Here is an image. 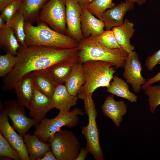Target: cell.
Wrapping results in <instances>:
<instances>
[{"mask_svg": "<svg viewBox=\"0 0 160 160\" xmlns=\"http://www.w3.org/2000/svg\"><path fill=\"white\" fill-rule=\"evenodd\" d=\"M79 52L78 47L70 49L43 46L20 47L16 55V64L3 78V89L7 92L14 89L23 77L33 71L46 69L63 61H78Z\"/></svg>", "mask_w": 160, "mask_h": 160, "instance_id": "cell-1", "label": "cell"}, {"mask_svg": "<svg viewBox=\"0 0 160 160\" xmlns=\"http://www.w3.org/2000/svg\"><path fill=\"white\" fill-rule=\"evenodd\" d=\"M25 42L27 47L46 46L63 49L78 47L79 43L69 36L57 32L41 21L37 25L25 22Z\"/></svg>", "mask_w": 160, "mask_h": 160, "instance_id": "cell-2", "label": "cell"}, {"mask_svg": "<svg viewBox=\"0 0 160 160\" xmlns=\"http://www.w3.org/2000/svg\"><path fill=\"white\" fill-rule=\"evenodd\" d=\"M78 62L83 63L89 61H98L111 63L116 68L124 67L128 53L120 49L104 47L91 38L79 43Z\"/></svg>", "mask_w": 160, "mask_h": 160, "instance_id": "cell-3", "label": "cell"}, {"mask_svg": "<svg viewBox=\"0 0 160 160\" xmlns=\"http://www.w3.org/2000/svg\"><path fill=\"white\" fill-rule=\"evenodd\" d=\"M85 81L77 95L83 100L84 97L92 94L97 89L108 87L116 71L108 62L89 61L82 63Z\"/></svg>", "mask_w": 160, "mask_h": 160, "instance_id": "cell-4", "label": "cell"}, {"mask_svg": "<svg viewBox=\"0 0 160 160\" xmlns=\"http://www.w3.org/2000/svg\"><path fill=\"white\" fill-rule=\"evenodd\" d=\"M83 113L79 108H76L71 111H59L55 118L48 119L45 117L35 127L33 135L42 141L47 142L63 126L69 128L77 126L79 121L78 115L83 116Z\"/></svg>", "mask_w": 160, "mask_h": 160, "instance_id": "cell-5", "label": "cell"}, {"mask_svg": "<svg viewBox=\"0 0 160 160\" xmlns=\"http://www.w3.org/2000/svg\"><path fill=\"white\" fill-rule=\"evenodd\" d=\"M83 100L89 120L88 125L83 127L81 130L86 141V149L95 159L103 160L104 155L100 143L99 133L96 121L97 112L92 94L86 95Z\"/></svg>", "mask_w": 160, "mask_h": 160, "instance_id": "cell-6", "label": "cell"}, {"mask_svg": "<svg viewBox=\"0 0 160 160\" xmlns=\"http://www.w3.org/2000/svg\"><path fill=\"white\" fill-rule=\"evenodd\" d=\"M57 160H76L80 143L71 131L60 129L48 141Z\"/></svg>", "mask_w": 160, "mask_h": 160, "instance_id": "cell-7", "label": "cell"}, {"mask_svg": "<svg viewBox=\"0 0 160 160\" xmlns=\"http://www.w3.org/2000/svg\"><path fill=\"white\" fill-rule=\"evenodd\" d=\"M66 14L65 0H49L40 11L39 21L66 35Z\"/></svg>", "mask_w": 160, "mask_h": 160, "instance_id": "cell-8", "label": "cell"}, {"mask_svg": "<svg viewBox=\"0 0 160 160\" xmlns=\"http://www.w3.org/2000/svg\"><path fill=\"white\" fill-rule=\"evenodd\" d=\"M4 104L5 108L4 109L0 101V111L10 118L12 123V126L23 137L31 127L39 123L35 119L30 118L25 115V107L19 104L17 100H7Z\"/></svg>", "mask_w": 160, "mask_h": 160, "instance_id": "cell-9", "label": "cell"}, {"mask_svg": "<svg viewBox=\"0 0 160 160\" xmlns=\"http://www.w3.org/2000/svg\"><path fill=\"white\" fill-rule=\"evenodd\" d=\"M124 68L123 76L127 82L131 85L134 92L139 93L142 86L146 81L141 75L142 63L135 51L128 53Z\"/></svg>", "mask_w": 160, "mask_h": 160, "instance_id": "cell-10", "label": "cell"}, {"mask_svg": "<svg viewBox=\"0 0 160 160\" xmlns=\"http://www.w3.org/2000/svg\"><path fill=\"white\" fill-rule=\"evenodd\" d=\"M66 35L79 43L84 39L81 30L82 7L76 0H65Z\"/></svg>", "mask_w": 160, "mask_h": 160, "instance_id": "cell-11", "label": "cell"}, {"mask_svg": "<svg viewBox=\"0 0 160 160\" xmlns=\"http://www.w3.org/2000/svg\"><path fill=\"white\" fill-rule=\"evenodd\" d=\"M15 130L10 125L7 116L1 111L0 132L7 140L11 146L18 152L22 160H30L23 137L17 133Z\"/></svg>", "mask_w": 160, "mask_h": 160, "instance_id": "cell-12", "label": "cell"}, {"mask_svg": "<svg viewBox=\"0 0 160 160\" xmlns=\"http://www.w3.org/2000/svg\"><path fill=\"white\" fill-rule=\"evenodd\" d=\"M55 108L52 97L41 92L35 88L34 93L28 110L30 116L40 122L50 110Z\"/></svg>", "mask_w": 160, "mask_h": 160, "instance_id": "cell-13", "label": "cell"}, {"mask_svg": "<svg viewBox=\"0 0 160 160\" xmlns=\"http://www.w3.org/2000/svg\"><path fill=\"white\" fill-rule=\"evenodd\" d=\"M134 4L129 2H122L105 11L102 18L106 30H111L121 25L127 13L134 9Z\"/></svg>", "mask_w": 160, "mask_h": 160, "instance_id": "cell-14", "label": "cell"}, {"mask_svg": "<svg viewBox=\"0 0 160 160\" xmlns=\"http://www.w3.org/2000/svg\"><path fill=\"white\" fill-rule=\"evenodd\" d=\"M81 7V30L84 39L95 37L103 33L105 27L103 20L96 18L85 7Z\"/></svg>", "mask_w": 160, "mask_h": 160, "instance_id": "cell-15", "label": "cell"}, {"mask_svg": "<svg viewBox=\"0 0 160 160\" xmlns=\"http://www.w3.org/2000/svg\"><path fill=\"white\" fill-rule=\"evenodd\" d=\"M103 113L119 127L123 121V116L127 111V106L123 100L116 101L113 95H108L101 105Z\"/></svg>", "mask_w": 160, "mask_h": 160, "instance_id": "cell-16", "label": "cell"}, {"mask_svg": "<svg viewBox=\"0 0 160 160\" xmlns=\"http://www.w3.org/2000/svg\"><path fill=\"white\" fill-rule=\"evenodd\" d=\"M35 89L31 73H28L22 77L14 89L18 103L28 109Z\"/></svg>", "mask_w": 160, "mask_h": 160, "instance_id": "cell-17", "label": "cell"}, {"mask_svg": "<svg viewBox=\"0 0 160 160\" xmlns=\"http://www.w3.org/2000/svg\"><path fill=\"white\" fill-rule=\"evenodd\" d=\"M35 88L47 96L52 97L58 84L52 78L47 69L31 73Z\"/></svg>", "mask_w": 160, "mask_h": 160, "instance_id": "cell-18", "label": "cell"}, {"mask_svg": "<svg viewBox=\"0 0 160 160\" xmlns=\"http://www.w3.org/2000/svg\"><path fill=\"white\" fill-rule=\"evenodd\" d=\"M134 26L133 23L125 19L121 25L114 27L111 29L119 44L122 49L128 53L135 49L134 46L130 43V39L135 31Z\"/></svg>", "mask_w": 160, "mask_h": 160, "instance_id": "cell-19", "label": "cell"}, {"mask_svg": "<svg viewBox=\"0 0 160 160\" xmlns=\"http://www.w3.org/2000/svg\"><path fill=\"white\" fill-rule=\"evenodd\" d=\"M52 97L55 108L64 112L70 111V108L76 105L78 99L77 96L70 94L63 84L57 85Z\"/></svg>", "mask_w": 160, "mask_h": 160, "instance_id": "cell-20", "label": "cell"}, {"mask_svg": "<svg viewBox=\"0 0 160 160\" xmlns=\"http://www.w3.org/2000/svg\"><path fill=\"white\" fill-rule=\"evenodd\" d=\"M23 138L30 160H40L47 151L51 150L49 143L42 141L34 135L25 134Z\"/></svg>", "mask_w": 160, "mask_h": 160, "instance_id": "cell-21", "label": "cell"}, {"mask_svg": "<svg viewBox=\"0 0 160 160\" xmlns=\"http://www.w3.org/2000/svg\"><path fill=\"white\" fill-rule=\"evenodd\" d=\"M85 81V77L82 63L78 61L73 67L65 85L71 95H77Z\"/></svg>", "mask_w": 160, "mask_h": 160, "instance_id": "cell-22", "label": "cell"}, {"mask_svg": "<svg viewBox=\"0 0 160 160\" xmlns=\"http://www.w3.org/2000/svg\"><path fill=\"white\" fill-rule=\"evenodd\" d=\"M49 0H23L18 11L23 16L25 22L31 23L39 20L40 11Z\"/></svg>", "mask_w": 160, "mask_h": 160, "instance_id": "cell-23", "label": "cell"}, {"mask_svg": "<svg viewBox=\"0 0 160 160\" xmlns=\"http://www.w3.org/2000/svg\"><path fill=\"white\" fill-rule=\"evenodd\" d=\"M113 79V81L107 87V92L124 98L132 103L137 102V96L130 91L127 82L115 75L114 76Z\"/></svg>", "mask_w": 160, "mask_h": 160, "instance_id": "cell-24", "label": "cell"}, {"mask_svg": "<svg viewBox=\"0 0 160 160\" xmlns=\"http://www.w3.org/2000/svg\"><path fill=\"white\" fill-rule=\"evenodd\" d=\"M0 47L6 53L16 55L20 47L12 28L7 25L0 29Z\"/></svg>", "mask_w": 160, "mask_h": 160, "instance_id": "cell-25", "label": "cell"}, {"mask_svg": "<svg viewBox=\"0 0 160 160\" xmlns=\"http://www.w3.org/2000/svg\"><path fill=\"white\" fill-rule=\"evenodd\" d=\"M78 61H65L55 64L46 69L58 84L65 83L75 64Z\"/></svg>", "mask_w": 160, "mask_h": 160, "instance_id": "cell-26", "label": "cell"}, {"mask_svg": "<svg viewBox=\"0 0 160 160\" xmlns=\"http://www.w3.org/2000/svg\"><path fill=\"white\" fill-rule=\"evenodd\" d=\"M25 20L23 15L17 11L12 17L9 22L7 24L13 31L20 47H26L25 40V34L24 25Z\"/></svg>", "mask_w": 160, "mask_h": 160, "instance_id": "cell-27", "label": "cell"}, {"mask_svg": "<svg viewBox=\"0 0 160 160\" xmlns=\"http://www.w3.org/2000/svg\"><path fill=\"white\" fill-rule=\"evenodd\" d=\"M115 5L113 0H93L84 7L94 16L102 20L103 13Z\"/></svg>", "mask_w": 160, "mask_h": 160, "instance_id": "cell-28", "label": "cell"}, {"mask_svg": "<svg viewBox=\"0 0 160 160\" xmlns=\"http://www.w3.org/2000/svg\"><path fill=\"white\" fill-rule=\"evenodd\" d=\"M18 60L17 55L9 53L0 55V76L4 78L14 68Z\"/></svg>", "mask_w": 160, "mask_h": 160, "instance_id": "cell-29", "label": "cell"}, {"mask_svg": "<svg viewBox=\"0 0 160 160\" xmlns=\"http://www.w3.org/2000/svg\"><path fill=\"white\" fill-rule=\"evenodd\" d=\"M90 38L107 48L122 49L118 44L112 30H106L98 36Z\"/></svg>", "mask_w": 160, "mask_h": 160, "instance_id": "cell-30", "label": "cell"}, {"mask_svg": "<svg viewBox=\"0 0 160 160\" xmlns=\"http://www.w3.org/2000/svg\"><path fill=\"white\" fill-rule=\"evenodd\" d=\"M144 91L145 95L148 97L150 111L154 113L156 108L160 105V85H151Z\"/></svg>", "mask_w": 160, "mask_h": 160, "instance_id": "cell-31", "label": "cell"}, {"mask_svg": "<svg viewBox=\"0 0 160 160\" xmlns=\"http://www.w3.org/2000/svg\"><path fill=\"white\" fill-rule=\"evenodd\" d=\"M0 156L12 159L22 160L18 152L10 145L7 140L0 132Z\"/></svg>", "mask_w": 160, "mask_h": 160, "instance_id": "cell-32", "label": "cell"}, {"mask_svg": "<svg viewBox=\"0 0 160 160\" xmlns=\"http://www.w3.org/2000/svg\"><path fill=\"white\" fill-rule=\"evenodd\" d=\"M20 6V4L19 3H12L0 10L1 14L4 18L7 24L9 22L13 16L18 11Z\"/></svg>", "mask_w": 160, "mask_h": 160, "instance_id": "cell-33", "label": "cell"}, {"mask_svg": "<svg viewBox=\"0 0 160 160\" xmlns=\"http://www.w3.org/2000/svg\"><path fill=\"white\" fill-rule=\"evenodd\" d=\"M160 63V49L147 58L145 65L149 71H152L154 67Z\"/></svg>", "mask_w": 160, "mask_h": 160, "instance_id": "cell-34", "label": "cell"}, {"mask_svg": "<svg viewBox=\"0 0 160 160\" xmlns=\"http://www.w3.org/2000/svg\"><path fill=\"white\" fill-rule=\"evenodd\" d=\"M159 81H160V71L153 77L148 79L147 81L142 86V88L144 91L149 86Z\"/></svg>", "mask_w": 160, "mask_h": 160, "instance_id": "cell-35", "label": "cell"}, {"mask_svg": "<svg viewBox=\"0 0 160 160\" xmlns=\"http://www.w3.org/2000/svg\"><path fill=\"white\" fill-rule=\"evenodd\" d=\"M23 0H0V10L8 5L13 3L20 4Z\"/></svg>", "mask_w": 160, "mask_h": 160, "instance_id": "cell-36", "label": "cell"}, {"mask_svg": "<svg viewBox=\"0 0 160 160\" xmlns=\"http://www.w3.org/2000/svg\"><path fill=\"white\" fill-rule=\"evenodd\" d=\"M89 153L84 147H82L80 150L76 160H84Z\"/></svg>", "mask_w": 160, "mask_h": 160, "instance_id": "cell-37", "label": "cell"}, {"mask_svg": "<svg viewBox=\"0 0 160 160\" xmlns=\"http://www.w3.org/2000/svg\"><path fill=\"white\" fill-rule=\"evenodd\" d=\"M57 159L51 150L47 151L40 160H57Z\"/></svg>", "mask_w": 160, "mask_h": 160, "instance_id": "cell-38", "label": "cell"}, {"mask_svg": "<svg viewBox=\"0 0 160 160\" xmlns=\"http://www.w3.org/2000/svg\"><path fill=\"white\" fill-rule=\"evenodd\" d=\"M126 1L135 3L140 5H142L145 3L146 0H125Z\"/></svg>", "mask_w": 160, "mask_h": 160, "instance_id": "cell-39", "label": "cell"}, {"mask_svg": "<svg viewBox=\"0 0 160 160\" xmlns=\"http://www.w3.org/2000/svg\"><path fill=\"white\" fill-rule=\"evenodd\" d=\"M7 25V23L4 16L1 14L0 15V29L2 28Z\"/></svg>", "mask_w": 160, "mask_h": 160, "instance_id": "cell-40", "label": "cell"}, {"mask_svg": "<svg viewBox=\"0 0 160 160\" xmlns=\"http://www.w3.org/2000/svg\"><path fill=\"white\" fill-rule=\"evenodd\" d=\"M81 7H84L86 4L91 2L93 0H76Z\"/></svg>", "mask_w": 160, "mask_h": 160, "instance_id": "cell-41", "label": "cell"}]
</instances>
